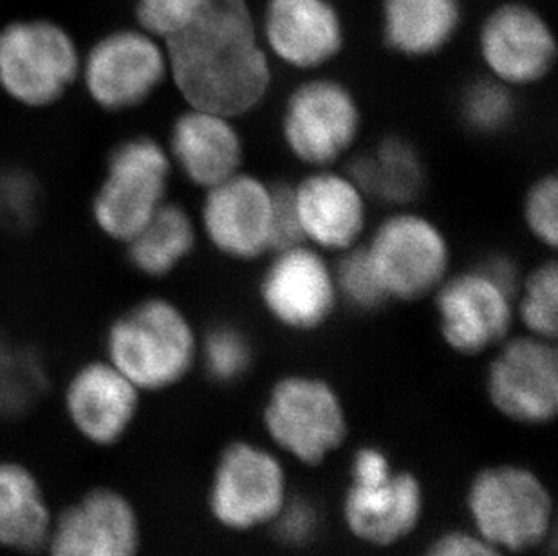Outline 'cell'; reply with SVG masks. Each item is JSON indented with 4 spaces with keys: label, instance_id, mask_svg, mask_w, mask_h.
Masks as SVG:
<instances>
[{
    "label": "cell",
    "instance_id": "obj_1",
    "mask_svg": "<svg viewBox=\"0 0 558 556\" xmlns=\"http://www.w3.org/2000/svg\"><path fill=\"white\" fill-rule=\"evenodd\" d=\"M165 46L169 76L189 107L238 118L271 85L248 0H203L199 13Z\"/></svg>",
    "mask_w": 558,
    "mask_h": 556
},
{
    "label": "cell",
    "instance_id": "obj_2",
    "mask_svg": "<svg viewBox=\"0 0 558 556\" xmlns=\"http://www.w3.org/2000/svg\"><path fill=\"white\" fill-rule=\"evenodd\" d=\"M104 349L106 360L140 392H163L186 378L199 341L181 307L150 297L112 321Z\"/></svg>",
    "mask_w": 558,
    "mask_h": 556
},
{
    "label": "cell",
    "instance_id": "obj_3",
    "mask_svg": "<svg viewBox=\"0 0 558 556\" xmlns=\"http://www.w3.org/2000/svg\"><path fill=\"white\" fill-rule=\"evenodd\" d=\"M82 53L68 29L46 19L0 29V90L16 106L48 109L80 80Z\"/></svg>",
    "mask_w": 558,
    "mask_h": 556
},
{
    "label": "cell",
    "instance_id": "obj_4",
    "mask_svg": "<svg viewBox=\"0 0 558 556\" xmlns=\"http://www.w3.org/2000/svg\"><path fill=\"white\" fill-rule=\"evenodd\" d=\"M172 167L154 137L137 134L114 145L90 203L96 228L111 241H131L167 201Z\"/></svg>",
    "mask_w": 558,
    "mask_h": 556
},
{
    "label": "cell",
    "instance_id": "obj_5",
    "mask_svg": "<svg viewBox=\"0 0 558 556\" xmlns=\"http://www.w3.org/2000/svg\"><path fill=\"white\" fill-rule=\"evenodd\" d=\"M169 76L161 40L142 27L107 33L82 57L80 80L96 107L126 112L147 104Z\"/></svg>",
    "mask_w": 558,
    "mask_h": 556
},
{
    "label": "cell",
    "instance_id": "obj_6",
    "mask_svg": "<svg viewBox=\"0 0 558 556\" xmlns=\"http://www.w3.org/2000/svg\"><path fill=\"white\" fill-rule=\"evenodd\" d=\"M469 508L480 535L510 552L543 542L554 515L548 489L532 472L517 467L481 472L470 488Z\"/></svg>",
    "mask_w": 558,
    "mask_h": 556
},
{
    "label": "cell",
    "instance_id": "obj_7",
    "mask_svg": "<svg viewBox=\"0 0 558 556\" xmlns=\"http://www.w3.org/2000/svg\"><path fill=\"white\" fill-rule=\"evenodd\" d=\"M264 425L280 448L306 464L324 461L348 434L338 394L313 376L280 379L269 394Z\"/></svg>",
    "mask_w": 558,
    "mask_h": 556
},
{
    "label": "cell",
    "instance_id": "obj_8",
    "mask_svg": "<svg viewBox=\"0 0 558 556\" xmlns=\"http://www.w3.org/2000/svg\"><path fill=\"white\" fill-rule=\"evenodd\" d=\"M142 519L120 489L93 486L54 511L46 556H140Z\"/></svg>",
    "mask_w": 558,
    "mask_h": 556
},
{
    "label": "cell",
    "instance_id": "obj_9",
    "mask_svg": "<svg viewBox=\"0 0 558 556\" xmlns=\"http://www.w3.org/2000/svg\"><path fill=\"white\" fill-rule=\"evenodd\" d=\"M365 250L389 299H422L441 286L450 261L441 230L416 214L387 219Z\"/></svg>",
    "mask_w": 558,
    "mask_h": 556
},
{
    "label": "cell",
    "instance_id": "obj_10",
    "mask_svg": "<svg viewBox=\"0 0 558 556\" xmlns=\"http://www.w3.org/2000/svg\"><path fill=\"white\" fill-rule=\"evenodd\" d=\"M359 104L335 80H310L286 104L282 136L286 147L304 164L326 167L337 161L359 136Z\"/></svg>",
    "mask_w": 558,
    "mask_h": 556
},
{
    "label": "cell",
    "instance_id": "obj_11",
    "mask_svg": "<svg viewBox=\"0 0 558 556\" xmlns=\"http://www.w3.org/2000/svg\"><path fill=\"white\" fill-rule=\"evenodd\" d=\"M286 478L269 451L233 443L217 462L210 489V509L222 525L252 530L277 519L284 508Z\"/></svg>",
    "mask_w": 558,
    "mask_h": 556
},
{
    "label": "cell",
    "instance_id": "obj_12",
    "mask_svg": "<svg viewBox=\"0 0 558 556\" xmlns=\"http://www.w3.org/2000/svg\"><path fill=\"white\" fill-rule=\"evenodd\" d=\"M140 403L142 392L106 358L82 363L62 396L74 434L96 448H112L131 434Z\"/></svg>",
    "mask_w": 558,
    "mask_h": 556
},
{
    "label": "cell",
    "instance_id": "obj_13",
    "mask_svg": "<svg viewBox=\"0 0 558 556\" xmlns=\"http://www.w3.org/2000/svg\"><path fill=\"white\" fill-rule=\"evenodd\" d=\"M513 291L485 268L442 280L436 310L442 340L461 354H480L510 331Z\"/></svg>",
    "mask_w": 558,
    "mask_h": 556
},
{
    "label": "cell",
    "instance_id": "obj_14",
    "mask_svg": "<svg viewBox=\"0 0 558 556\" xmlns=\"http://www.w3.org/2000/svg\"><path fill=\"white\" fill-rule=\"evenodd\" d=\"M488 394L500 414L527 425L554 420L558 409L557 352L538 336L502 347L488 373Z\"/></svg>",
    "mask_w": 558,
    "mask_h": 556
},
{
    "label": "cell",
    "instance_id": "obj_15",
    "mask_svg": "<svg viewBox=\"0 0 558 556\" xmlns=\"http://www.w3.org/2000/svg\"><path fill=\"white\" fill-rule=\"evenodd\" d=\"M201 222L211 246L235 261H253L271 250L274 195L257 178L235 173L206 190Z\"/></svg>",
    "mask_w": 558,
    "mask_h": 556
},
{
    "label": "cell",
    "instance_id": "obj_16",
    "mask_svg": "<svg viewBox=\"0 0 558 556\" xmlns=\"http://www.w3.org/2000/svg\"><path fill=\"white\" fill-rule=\"evenodd\" d=\"M337 294L335 274L324 258L301 244L277 252L260 282L264 307L291 331H313L326 324Z\"/></svg>",
    "mask_w": 558,
    "mask_h": 556
},
{
    "label": "cell",
    "instance_id": "obj_17",
    "mask_svg": "<svg viewBox=\"0 0 558 556\" xmlns=\"http://www.w3.org/2000/svg\"><path fill=\"white\" fill-rule=\"evenodd\" d=\"M480 49L494 78L508 87L541 82L557 58L548 22L530 5L515 2L492 11L481 27Z\"/></svg>",
    "mask_w": 558,
    "mask_h": 556
},
{
    "label": "cell",
    "instance_id": "obj_18",
    "mask_svg": "<svg viewBox=\"0 0 558 556\" xmlns=\"http://www.w3.org/2000/svg\"><path fill=\"white\" fill-rule=\"evenodd\" d=\"M264 37L291 68L316 69L342 51L343 22L329 0H268Z\"/></svg>",
    "mask_w": 558,
    "mask_h": 556
},
{
    "label": "cell",
    "instance_id": "obj_19",
    "mask_svg": "<svg viewBox=\"0 0 558 556\" xmlns=\"http://www.w3.org/2000/svg\"><path fill=\"white\" fill-rule=\"evenodd\" d=\"M169 156L190 183L211 189L243 165V142L232 118L189 107L170 131Z\"/></svg>",
    "mask_w": 558,
    "mask_h": 556
},
{
    "label": "cell",
    "instance_id": "obj_20",
    "mask_svg": "<svg viewBox=\"0 0 558 556\" xmlns=\"http://www.w3.org/2000/svg\"><path fill=\"white\" fill-rule=\"evenodd\" d=\"M422 511V486L409 472H392L373 483H353L343 503L349 530L374 546H390L405 539L416 528Z\"/></svg>",
    "mask_w": 558,
    "mask_h": 556
},
{
    "label": "cell",
    "instance_id": "obj_21",
    "mask_svg": "<svg viewBox=\"0 0 558 556\" xmlns=\"http://www.w3.org/2000/svg\"><path fill=\"white\" fill-rule=\"evenodd\" d=\"M296 214L302 235L324 250L345 252L365 225V194L349 176L313 173L296 189Z\"/></svg>",
    "mask_w": 558,
    "mask_h": 556
},
{
    "label": "cell",
    "instance_id": "obj_22",
    "mask_svg": "<svg viewBox=\"0 0 558 556\" xmlns=\"http://www.w3.org/2000/svg\"><path fill=\"white\" fill-rule=\"evenodd\" d=\"M54 511L35 470L19 459L0 457V552L43 553Z\"/></svg>",
    "mask_w": 558,
    "mask_h": 556
},
{
    "label": "cell",
    "instance_id": "obj_23",
    "mask_svg": "<svg viewBox=\"0 0 558 556\" xmlns=\"http://www.w3.org/2000/svg\"><path fill=\"white\" fill-rule=\"evenodd\" d=\"M461 24L458 0H384L385 44L403 57H430L447 48Z\"/></svg>",
    "mask_w": 558,
    "mask_h": 556
},
{
    "label": "cell",
    "instance_id": "obj_24",
    "mask_svg": "<svg viewBox=\"0 0 558 556\" xmlns=\"http://www.w3.org/2000/svg\"><path fill=\"white\" fill-rule=\"evenodd\" d=\"M125 246L126 258L137 274L169 277L194 252V221L183 206L165 201Z\"/></svg>",
    "mask_w": 558,
    "mask_h": 556
},
{
    "label": "cell",
    "instance_id": "obj_25",
    "mask_svg": "<svg viewBox=\"0 0 558 556\" xmlns=\"http://www.w3.org/2000/svg\"><path fill=\"white\" fill-rule=\"evenodd\" d=\"M365 195L387 205H409L423 189L422 159L401 137H387L376 150L354 161L351 176Z\"/></svg>",
    "mask_w": 558,
    "mask_h": 556
},
{
    "label": "cell",
    "instance_id": "obj_26",
    "mask_svg": "<svg viewBox=\"0 0 558 556\" xmlns=\"http://www.w3.org/2000/svg\"><path fill=\"white\" fill-rule=\"evenodd\" d=\"M48 389V373L37 351L0 335V418L26 414Z\"/></svg>",
    "mask_w": 558,
    "mask_h": 556
},
{
    "label": "cell",
    "instance_id": "obj_27",
    "mask_svg": "<svg viewBox=\"0 0 558 556\" xmlns=\"http://www.w3.org/2000/svg\"><path fill=\"white\" fill-rule=\"evenodd\" d=\"M459 111L472 131L497 134L513 120L515 100L510 87L499 80H480L464 89Z\"/></svg>",
    "mask_w": 558,
    "mask_h": 556
},
{
    "label": "cell",
    "instance_id": "obj_28",
    "mask_svg": "<svg viewBox=\"0 0 558 556\" xmlns=\"http://www.w3.org/2000/svg\"><path fill=\"white\" fill-rule=\"evenodd\" d=\"M199 351L206 373L219 384L238 382L252 365L253 351L248 336L232 324L211 327L203 338Z\"/></svg>",
    "mask_w": 558,
    "mask_h": 556
},
{
    "label": "cell",
    "instance_id": "obj_29",
    "mask_svg": "<svg viewBox=\"0 0 558 556\" xmlns=\"http://www.w3.org/2000/svg\"><path fill=\"white\" fill-rule=\"evenodd\" d=\"M38 179L24 168H0V228L21 233L32 228L43 205Z\"/></svg>",
    "mask_w": 558,
    "mask_h": 556
},
{
    "label": "cell",
    "instance_id": "obj_30",
    "mask_svg": "<svg viewBox=\"0 0 558 556\" xmlns=\"http://www.w3.org/2000/svg\"><path fill=\"white\" fill-rule=\"evenodd\" d=\"M557 264H543L527 277L522 289L519 315L527 331L549 340L557 335Z\"/></svg>",
    "mask_w": 558,
    "mask_h": 556
},
{
    "label": "cell",
    "instance_id": "obj_31",
    "mask_svg": "<svg viewBox=\"0 0 558 556\" xmlns=\"http://www.w3.org/2000/svg\"><path fill=\"white\" fill-rule=\"evenodd\" d=\"M335 280L338 293H342L343 299L356 310L369 313L379 310L389 300L365 247L345 250Z\"/></svg>",
    "mask_w": 558,
    "mask_h": 556
},
{
    "label": "cell",
    "instance_id": "obj_32",
    "mask_svg": "<svg viewBox=\"0 0 558 556\" xmlns=\"http://www.w3.org/2000/svg\"><path fill=\"white\" fill-rule=\"evenodd\" d=\"M201 5L203 0H137V22L142 29L167 43L194 21Z\"/></svg>",
    "mask_w": 558,
    "mask_h": 556
},
{
    "label": "cell",
    "instance_id": "obj_33",
    "mask_svg": "<svg viewBox=\"0 0 558 556\" xmlns=\"http://www.w3.org/2000/svg\"><path fill=\"white\" fill-rule=\"evenodd\" d=\"M558 184L554 176L533 184L524 203V219L532 235L546 246L555 247L558 241Z\"/></svg>",
    "mask_w": 558,
    "mask_h": 556
},
{
    "label": "cell",
    "instance_id": "obj_34",
    "mask_svg": "<svg viewBox=\"0 0 558 556\" xmlns=\"http://www.w3.org/2000/svg\"><path fill=\"white\" fill-rule=\"evenodd\" d=\"M274 230H271V250L280 252L286 247L299 246L304 241L299 214H296L295 194L291 186H275Z\"/></svg>",
    "mask_w": 558,
    "mask_h": 556
},
{
    "label": "cell",
    "instance_id": "obj_35",
    "mask_svg": "<svg viewBox=\"0 0 558 556\" xmlns=\"http://www.w3.org/2000/svg\"><path fill=\"white\" fill-rule=\"evenodd\" d=\"M427 556H505L499 547L485 541L483 536L469 533H448L437 539Z\"/></svg>",
    "mask_w": 558,
    "mask_h": 556
},
{
    "label": "cell",
    "instance_id": "obj_36",
    "mask_svg": "<svg viewBox=\"0 0 558 556\" xmlns=\"http://www.w3.org/2000/svg\"><path fill=\"white\" fill-rule=\"evenodd\" d=\"M392 473L389 457L373 446L360 448L353 461V483H373Z\"/></svg>",
    "mask_w": 558,
    "mask_h": 556
},
{
    "label": "cell",
    "instance_id": "obj_37",
    "mask_svg": "<svg viewBox=\"0 0 558 556\" xmlns=\"http://www.w3.org/2000/svg\"><path fill=\"white\" fill-rule=\"evenodd\" d=\"M311 528V515L307 513L306 509H293L288 515L284 524H282V533L288 539H302L306 535L307 530Z\"/></svg>",
    "mask_w": 558,
    "mask_h": 556
}]
</instances>
